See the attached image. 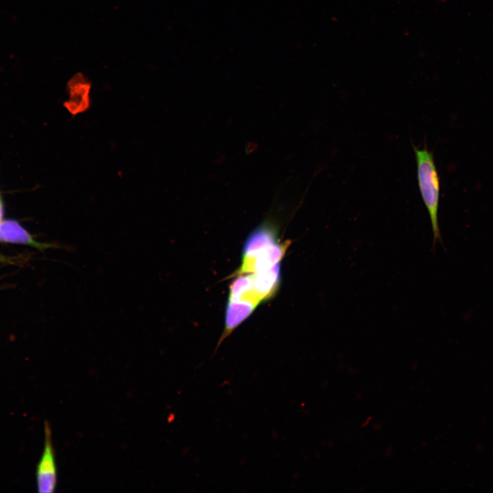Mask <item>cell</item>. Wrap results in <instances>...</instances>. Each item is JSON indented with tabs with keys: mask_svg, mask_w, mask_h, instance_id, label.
<instances>
[{
	"mask_svg": "<svg viewBox=\"0 0 493 493\" xmlns=\"http://www.w3.org/2000/svg\"><path fill=\"white\" fill-rule=\"evenodd\" d=\"M0 242L27 244L39 250L54 247L53 244L38 242L14 220L0 222Z\"/></svg>",
	"mask_w": 493,
	"mask_h": 493,
	"instance_id": "cell-3",
	"label": "cell"
},
{
	"mask_svg": "<svg viewBox=\"0 0 493 493\" xmlns=\"http://www.w3.org/2000/svg\"><path fill=\"white\" fill-rule=\"evenodd\" d=\"M10 262V259L0 254V262Z\"/></svg>",
	"mask_w": 493,
	"mask_h": 493,
	"instance_id": "cell-4",
	"label": "cell"
},
{
	"mask_svg": "<svg viewBox=\"0 0 493 493\" xmlns=\"http://www.w3.org/2000/svg\"><path fill=\"white\" fill-rule=\"evenodd\" d=\"M3 212V205H2L1 198H0V222L1 221V219H2Z\"/></svg>",
	"mask_w": 493,
	"mask_h": 493,
	"instance_id": "cell-5",
	"label": "cell"
},
{
	"mask_svg": "<svg viewBox=\"0 0 493 493\" xmlns=\"http://www.w3.org/2000/svg\"><path fill=\"white\" fill-rule=\"evenodd\" d=\"M36 485L40 493H51L57 485V467L51 428L45 425V445L36 469Z\"/></svg>",
	"mask_w": 493,
	"mask_h": 493,
	"instance_id": "cell-2",
	"label": "cell"
},
{
	"mask_svg": "<svg viewBox=\"0 0 493 493\" xmlns=\"http://www.w3.org/2000/svg\"><path fill=\"white\" fill-rule=\"evenodd\" d=\"M412 148L416 163L418 188L429 216L433 232V247H435L436 242H442L438 222L439 176L433 154L427 149L426 143L423 147H418L412 144Z\"/></svg>",
	"mask_w": 493,
	"mask_h": 493,
	"instance_id": "cell-1",
	"label": "cell"
}]
</instances>
